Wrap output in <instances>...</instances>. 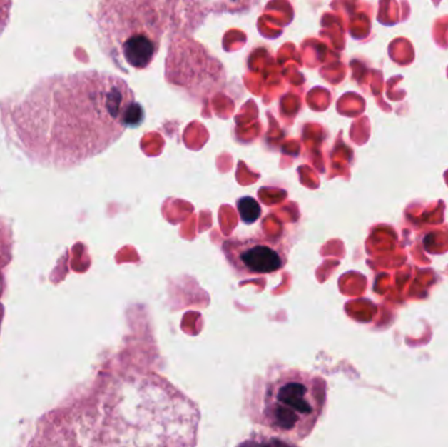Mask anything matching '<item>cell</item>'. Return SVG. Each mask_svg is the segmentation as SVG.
Wrapping results in <instances>:
<instances>
[{
	"mask_svg": "<svg viewBox=\"0 0 448 447\" xmlns=\"http://www.w3.org/2000/svg\"><path fill=\"white\" fill-rule=\"evenodd\" d=\"M1 111L7 134L29 159L62 168L105 151L143 120L128 83L98 71L45 78Z\"/></svg>",
	"mask_w": 448,
	"mask_h": 447,
	"instance_id": "cell-1",
	"label": "cell"
},
{
	"mask_svg": "<svg viewBox=\"0 0 448 447\" xmlns=\"http://www.w3.org/2000/svg\"><path fill=\"white\" fill-rule=\"evenodd\" d=\"M327 401V383L311 373L288 368L261 384L252 420L280 438L299 442L312 433Z\"/></svg>",
	"mask_w": 448,
	"mask_h": 447,
	"instance_id": "cell-3",
	"label": "cell"
},
{
	"mask_svg": "<svg viewBox=\"0 0 448 447\" xmlns=\"http://www.w3.org/2000/svg\"><path fill=\"white\" fill-rule=\"evenodd\" d=\"M238 447H297L286 439L280 437H269L264 434H256L244 441Z\"/></svg>",
	"mask_w": 448,
	"mask_h": 447,
	"instance_id": "cell-6",
	"label": "cell"
},
{
	"mask_svg": "<svg viewBox=\"0 0 448 447\" xmlns=\"http://www.w3.org/2000/svg\"><path fill=\"white\" fill-rule=\"evenodd\" d=\"M224 255L239 274L261 276L278 272L286 263L283 248L266 238L227 241Z\"/></svg>",
	"mask_w": 448,
	"mask_h": 447,
	"instance_id": "cell-4",
	"label": "cell"
},
{
	"mask_svg": "<svg viewBox=\"0 0 448 447\" xmlns=\"http://www.w3.org/2000/svg\"><path fill=\"white\" fill-rule=\"evenodd\" d=\"M0 319H1V315H0ZM0 323H1V320H0Z\"/></svg>",
	"mask_w": 448,
	"mask_h": 447,
	"instance_id": "cell-7",
	"label": "cell"
},
{
	"mask_svg": "<svg viewBox=\"0 0 448 447\" xmlns=\"http://www.w3.org/2000/svg\"><path fill=\"white\" fill-rule=\"evenodd\" d=\"M238 209H239L241 221L244 224H255L261 216V208L258 202L252 197H244L238 201Z\"/></svg>",
	"mask_w": 448,
	"mask_h": 447,
	"instance_id": "cell-5",
	"label": "cell"
},
{
	"mask_svg": "<svg viewBox=\"0 0 448 447\" xmlns=\"http://www.w3.org/2000/svg\"><path fill=\"white\" fill-rule=\"evenodd\" d=\"M177 3L103 1L97 7L100 44L116 64L143 70L153 64Z\"/></svg>",
	"mask_w": 448,
	"mask_h": 447,
	"instance_id": "cell-2",
	"label": "cell"
}]
</instances>
